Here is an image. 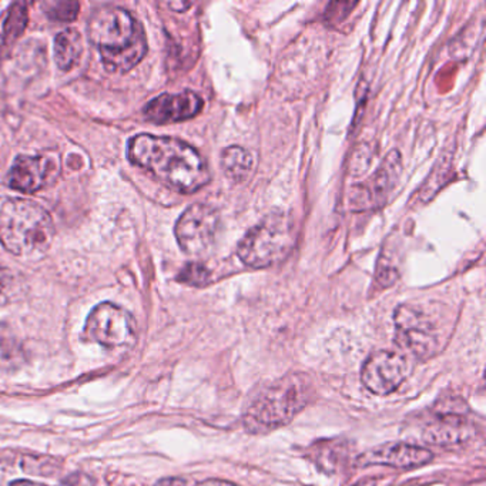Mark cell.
<instances>
[{
    "instance_id": "1",
    "label": "cell",
    "mask_w": 486,
    "mask_h": 486,
    "mask_svg": "<svg viewBox=\"0 0 486 486\" xmlns=\"http://www.w3.org/2000/svg\"><path fill=\"white\" fill-rule=\"evenodd\" d=\"M130 162L174 192L190 194L209 184V165L194 147L173 137L137 134L129 142Z\"/></svg>"
},
{
    "instance_id": "2",
    "label": "cell",
    "mask_w": 486,
    "mask_h": 486,
    "mask_svg": "<svg viewBox=\"0 0 486 486\" xmlns=\"http://www.w3.org/2000/svg\"><path fill=\"white\" fill-rule=\"evenodd\" d=\"M93 46L110 74H127L147 54L144 27L129 10L103 6L93 12L87 25Z\"/></svg>"
},
{
    "instance_id": "3",
    "label": "cell",
    "mask_w": 486,
    "mask_h": 486,
    "mask_svg": "<svg viewBox=\"0 0 486 486\" xmlns=\"http://www.w3.org/2000/svg\"><path fill=\"white\" fill-rule=\"evenodd\" d=\"M314 395L312 378L297 372L288 374L260 390L244 412L248 432L265 433L292 422Z\"/></svg>"
},
{
    "instance_id": "4",
    "label": "cell",
    "mask_w": 486,
    "mask_h": 486,
    "mask_svg": "<svg viewBox=\"0 0 486 486\" xmlns=\"http://www.w3.org/2000/svg\"><path fill=\"white\" fill-rule=\"evenodd\" d=\"M55 239L54 220L32 200L0 197V244L19 257H37Z\"/></svg>"
},
{
    "instance_id": "5",
    "label": "cell",
    "mask_w": 486,
    "mask_h": 486,
    "mask_svg": "<svg viewBox=\"0 0 486 486\" xmlns=\"http://www.w3.org/2000/svg\"><path fill=\"white\" fill-rule=\"evenodd\" d=\"M294 223L287 214L268 215L240 242L237 254L245 265L265 268L284 262L295 245Z\"/></svg>"
},
{
    "instance_id": "6",
    "label": "cell",
    "mask_w": 486,
    "mask_h": 486,
    "mask_svg": "<svg viewBox=\"0 0 486 486\" xmlns=\"http://www.w3.org/2000/svg\"><path fill=\"white\" fill-rule=\"evenodd\" d=\"M83 338L109 350L130 348L136 344V322L124 308L102 303L87 317Z\"/></svg>"
},
{
    "instance_id": "7",
    "label": "cell",
    "mask_w": 486,
    "mask_h": 486,
    "mask_svg": "<svg viewBox=\"0 0 486 486\" xmlns=\"http://www.w3.org/2000/svg\"><path fill=\"white\" fill-rule=\"evenodd\" d=\"M395 328L398 345L415 358L428 360L440 350V332L420 308L407 304L398 307Z\"/></svg>"
},
{
    "instance_id": "8",
    "label": "cell",
    "mask_w": 486,
    "mask_h": 486,
    "mask_svg": "<svg viewBox=\"0 0 486 486\" xmlns=\"http://www.w3.org/2000/svg\"><path fill=\"white\" fill-rule=\"evenodd\" d=\"M220 227V215L210 205L193 204L175 223V239L185 254L202 257L212 250Z\"/></svg>"
},
{
    "instance_id": "9",
    "label": "cell",
    "mask_w": 486,
    "mask_h": 486,
    "mask_svg": "<svg viewBox=\"0 0 486 486\" xmlns=\"http://www.w3.org/2000/svg\"><path fill=\"white\" fill-rule=\"evenodd\" d=\"M401 156L397 150L388 153L377 172L367 182L354 185L350 192L351 209L355 212L378 209L384 205L401 175Z\"/></svg>"
},
{
    "instance_id": "10",
    "label": "cell",
    "mask_w": 486,
    "mask_h": 486,
    "mask_svg": "<svg viewBox=\"0 0 486 486\" xmlns=\"http://www.w3.org/2000/svg\"><path fill=\"white\" fill-rule=\"evenodd\" d=\"M408 357L395 351H377L365 361L361 380L368 391L375 395L394 392L410 375Z\"/></svg>"
},
{
    "instance_id": "11",
    "label": "cell",
    "mask_w": 486,
    "mask_h": 486,
    "mask_svg": "<svg viewBox=\"0 0 486 486\" xmlns=\"http://www.w3.org/2000/svg\"><path fill=\"white\" fill-rule=\"evenodd\" d=\"M60 162L52 154L19 156L7 174V184L22 193H35L56 182Z\"/></svg>"
},
{
    "instance_id": "12",
    "label": "cell",
    "mask_w": 486,
    "mask_h": 486,
    "mask_svg": "<svg viewBox=\"0 0 486 486\" xmlns=\"http://www.w3.org/2000/svg\"><path fill=\"white\" fill-rule=\"evenodd\" d=\"M430 450L404 442H391L372 448L361 455L358 463L361 467L368 465H384L397 470H411L422 467L432 461Z\"/></svg>"
},
{
    "instance_id": "13",
    "label": "cell",
    "mask_w": 486,
    "mask_h": 486,
    "mask_svg": "<svg viewBox=\"0 0 486 486\" xmlns=\"http://www.w3.org/2000/svg\"><path fill=\"white\" fill-rule=\"evenodd\" d=\"M203 109V100L195 93H164L147 103L144 116L157 124L183 122L197 116Z\"/></svg>"
},
{
    "instance_id": "14",
    "label": "cell",
    "mask_w": 486,
    "mask_h": 486,
    "mask_svg": "<svg viewBox=\"0 0 486 486\" xmlns=\"http://www.w3.org/2000/svg\"><path fill=\"white\" fill-rule=\"evenodd\" d=\"M472 435V425L462 412L440 411L422 432L423 441L437 447H453Z\"/></svg>"
},
{
    "instance_id": "15",
    "label": "cell",
    "mask_w": 486,
    "mask_h": 486,
    "mask_svg": "<svg viewBox=\"0 0 486 486\" xmlns=\"http://www.w3.org/2000/svg\"><path fill=\"white\" fill-rule=\"evenodd\" d=\"M254 157L244 147L232 146L223 152L222 169L232 182L243 183L250 179L254 170Z\"/></svg>"
},
{
    "instance_id": "16",
    "label": "cell",
    "mask_w": 486,
    "mask_h": 486,
    "mask_svg": "<svg viewBox=\"0 0 486 486\" xmlns=\"http://www.w3.org/2000/svg\"><path fill=\"white\" fill-rule=\"evenodd\" d=\"M82 36L76 29H64L55 39V59L59 69H74L82 55Z\"/></svg>"
},
{
    "instance_id": "17",
    "label": "cell",
    "mask_w": 486,
    "mask_h": 486,
    "mask_svg": "<svg viewBox=\"0 0 486 486\" xmlns=\"http://www.w3.org/2000/svg\"><path fill=\"white\" fill-rule=\"evenodd\" d=\"M26 360L24 345L20 344L14 331L0 322V371H15Z\"/></svg>"
},
{
    "instance_id": "18",
    "label": "cell",
    "mask_w": 486,
    "mask_h": 486,
    "mask_svg": "<svg viewBox=\"0 0 486 486\" xmlns=\"http://www.w3.org/2000/svg\"><path fill=\"white\" fill-rule=\"evenodd\" d=\"M27 20H29V14H27L26 5L15 4L10 6L9 14L5 20L4 36H2L4 47L7 49L16 44V40L26 29Z\"/></svg>"
},
{
    "instance_id": "19",
    "label": "cell",
    "mask_w": 486,
    "mask_h": 486,
    "mask_svg": "<svg viewBox=\"0 0 486 486\" xmlns=\"http://www.w3.org/2000/svg\"><path fill=\"white\" fill-rule=\"evenodd\" d=\"M24 293L19 277L9 270L0 268V304H9Z\"/></svg>"
},
{
    "instance_id": "20",
    "label": "cell",
    "mask_w": 486,
    "mask_h": 486,
    "mask_svg": "<svg viewBox=\"0 0 486 486\" xmlns=\"http://www.w3.org/2000/svg\"><path fill=\"white\" fill-rule=\"evenodd\" d=\"M47 16L59 22H72L79 15L80 5L77 2H49L44 5Z\"/></svg>"
},
{
    "instance_id": "21",
    "label": "cell",
    "mask_w": 486,
    "mask_h": 486,
    "mask_svg": "<svg viewBox=\"0 0 486 486\" xmlns=\"http://www.w3.org/2000/svg\"><path fill=\"white\" fill-rule=\"evenodd\" d=\"M177 280L184 284L193 285V287H203L210 282V272L199 263H189L180 272Z\"/></svg>"
},
{
    "instance_id": "22",
    "label": "cell",
    "mask_w": 486,
    "mask_h": 486,
    "mask_svg": "<svg viewBox=\"0 0 486 486\" xmlns=\"http://www.w3.org/2000/svg\"><path fill=\"white\" fill-rule=\"evenodd\" d=\"M64 486H94L90 482L89 478L84 477L82 473H74L72 477L64 481Z\"/></svg>"
},
{
    "instance_id": "23",
    "label": "cell",
    "mask_w": 486,
    "mask_h": 486,
    "mask_svg": "<svg viewBox=\"0 0 486 486\" xmlns=\"http://www.w3.org/2000/svg\"><path fill=\"white\" fill-rule=\"evenodd\" d=\"M156 486H187V483L183 480H177V478H167V480L160 481Z\"/></svg>"
},
{
    "instance_id": "24",
    "label": "cell",
    "mask_w": 486,
    "mask_h": 486,
    "mask_svg": "<svg viewBox=\"0 0 486 486\" xmlns=\"http://www.w3.org/2000/svg\"><path fill=\"white\" fill-rule=\"evenodd\" d=\"M195 486H235L234 483L227 482V481L209 480L204 482L197 483Z\"/></svg>"
},
{
    "instance_id": "25",
    "label": "cell",
    "mask_w": 486,
    "mask_h": 486,
    "mask_svg": "<svg viewBox=\"0 0 486 486\" xmlns=\"http://www.w3.org/2000/svg\"><path fill=\"white\" fill-rule=\"evenodd\" d=\"M9 486H50V485H45V483L34 482V481L17 480L10 483Z\"/></svg>"
},
{
    "instance_id": "26",
    "label": "cell",
    "mask_w": 486,
    "mask_h": 486,
    "mask_svg": "<svg viewBox=\"0 0 486 486\" xmlns=\"http://www.w3.org/2000/svg\"><path fill=\"white\" fill-rule=\"evenodd\" d=\"M192 6V4H170V7L174 9L175 12H183V10L187 9V7Z\"/></svg>"
},
{
    "instance_id": "27",
    "label": "cell",
    "mask_w": 486,
    "mask_h": 486,
    "mask_svg": "<svg viewBox=\"0 0 486 486\" xmlns=\"http://www.w3.org/2000/svg\"><path fill=\"white\" fill-rule=\"evenodd\" d=\"M355 486H374V485H371V483H358V485H355Z\"/></svg>"
}]
</instances>
